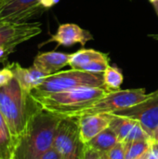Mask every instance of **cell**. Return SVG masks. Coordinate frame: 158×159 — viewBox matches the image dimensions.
Returning <instances> with one entry per match:
<instances>
[{"label": "cell", "instance_id": "6da1fadb", "mask_svg": "<svg viewBox=\"0 0 158 159\" xmlns=\"http://www.w3.org/2000/svg\"><path fill=\"white\" fill-rule=\"evenodd\" d=\"M62 116L39 108L18 138L13 159H41L53 147L57 127Z\"/></svg>", "mask_w": 158, "mask_h": 159}, {"label": "cell", "instance_id": "7a4b0ae2", "mask_svg": "<svg viewBox=\"0 0 158 159\" xmlns=\"http://www.w3.org/2000/svg\"><path fill=\"white\" fill-rule=\"evenodd\" d=\"M39 108L31 93L25 91L16 78L0 87V113L12 134L18 139L33 114Z\"/></svg>", "mask_w": 158, "mask_h": 159}, {"label": "cell", "instance_id": "3957f363", "mask_svg": "<svg viewBox=\"0 0 158 159\" xmlns=\"http://www.w3.org/2000/svg\"><path fill=\"white\" fill-rule=\"evenodd\" d=\"M108 92L110 91L102 87L80 88L46 95H31L44 110L61 116H76Z\"/></svg>", "mask_w": 158, "mask_h": 159}, {"label": "cell", "instance_id": "277c9868", "mask_svg": "<svg viewBox=\"0 0 158 159\" xmlns=\"http://www.w3.org/2000/svg\"><path fill=\"white\" fill-rule=\"evenodd\" d=\"M103 73H91L70 69L47 75L41 85L31 91L32 95H46L80 88H102Z\"/></svg>", "mask_w": 158, "mask_h": 159}, {"label": "cell", "instance_id": "5b68a950", "mask_svg": "<svg viewBox=\"0 0 158 159\" xmlns=\"http://www.w3.org/2000/svg\"><path fill=\"white\" fill-rule=\"evenodd\" d=\"M53 147L63 159H84L86 143L81 139L77 116H62L56 129Z\"/></svg>", "mask_w": 158, "mask_h": 159}, {"label": "cell", "instance_id": "8992f818", "mask_svg": "<svg viewBox=\"0 0 158 159\" xmlns=\"http://www.w3.org/2000/svg\"><path fill=\"white\" fill-rule=\"evenodd\" d=\"M153 94L154 92L147 94L144 89H119L115 91H110L104 97L100 99L89 108L78 114L76 116L94 114H114L117 111L140 104L150 99Z\"/></svg>", "mask_w": 158, "mask_h": 159}, {"label": "cell", "instance_id": "52a82bcc", "mask_svg": "<svg viewBox=\"0 0 158 159\" xmlns=\"http://www.w3.org/2000/svg\"><path fill=\"white\" fill-rule=\"evenodd\" d=\"M47 10L42 0H2L0 9L1 23L26 22Z\"/></svg>", "mask_w": 158, "mask_h": 159}, {"label": "cell", "instance_id": "ba28073f", "mask_svg": "<svg viewBox=\"0 0 158 159\" xmlns=\"http://www.w3.org/2000/svg\"><path fill=\"white\" fill-rule=\"evenodd\" d=\"M41 32V22L0 23V47L14 52L19 45L34 38Z\"/></svg>", "mask_w": 158, "mask_h": 159}, {"label": "cell", "instance_id": "9c48e42d", "mask_svg": "<svg viewBox=\"0 0 158 159\" xmlns=\"http://www.w3.org/2000/svg\"><path fill=\"white\" fill-rule=\"evenodd\" d=\"M113 115L138 121L142 129L152 137L154 129L158 126V90L155 91L153 96L145 102L130 108L117 111Z\"/></svg>", "mask_w": 158, "mask_h": 159}, {"label": "cell", "instance_id": "30bf717a", "mask_svg": "<svg viewBox=\"0 0 158 159\" xmlns=\"http://www.w3.org/2000/svg\"><path fill=\"white\" fill-rule=\"evenodd\" d=\"M89 40H93V35L88 31L74 23H64L61 24L58 27L56 34L51 35L48 40L45 41L40 46L51 42H55L58 46L63 47H72L75 44L85 46Z\"/></svg>", "mask_w": 158, "mask_h": 159}, {"label": "cell", "instance_id": "8fae6325", "mask_svg": "<svg viewBox=\"0 0 158 159\" xmlns=\"http://www.w3.org/2000/svg\"><path fill=\"white\" fill-rule=\"evenodd\" d=\"M109 128L115 133L120 143H129L138 140H152L138 121L128 117L114 115Z\"/></svg>", "mask_w": 158, "mask_h": 159}, {"label": "cell", "instance_id": "7c38bea8", "mask_svg": "<svg viewBox=\"0 0 158 159\" xmlns=\"http://www.w3.org/2000/svg\"><path fill=\"white\" fill-rule=\"evenodd\" d=\"M78 117L81 139L85 143L90 142L98 134L110 127L114 118L113 114L82 115Z\"/></svg>", "mask_w": 158, "mask_h": 159}, {"label": "cell", "instance_id": "4fadbf2b", "mask_svg": "<svg viewBox=\"0 0 158 159\" xmlns=\"http://www.w3.org/2000/svg\"><path fill=\"white\" fill-rule=\"evenodd\" d=\"M7 66L12 71L14 78L17 79L20 86L29 93L41 85L44 79L47 76V74L36 68L34 65L25 68L18 62H12Z\"/></svg>", "mask_w": 158, "mask_h": 159}, {"label": "cell", "instance_id": "5bb4252c", "mask_svg": "<svg viewBox=\"0 0 158 159\" xmlns=\"http://www.w3.org/2000/svg\"><path fill=\"white\" fill-rule=\"evenodd\" d=\"M71 56L72 54L59 51L41 52L35 56L33 65L47 75H50L59 72L64 66L69 65Z\"/></svg>", "mask_w": 158, "mask_h": 159}, {"label": "cell", "instance_id": "9a60e30c", "mask_svg": "<svg viewBox=\"0 0 158 159\" xmlns=\"http://www.w3.org/2000/svg\"><path fill=\"white\" fill-rule=\"evenodd\" d=\"M17 141L0 113V159H13Z\"/></svg>", "mask_w": 158, "mask_h": 159}, {"label": "cell", "instance_id": "2e32d148", "mask_svg": "<svg viewBox=\"0 0 158 159\" xmlns=\"http://www.w3.org/2000/svg\"><path fill=\"white\" fill-rule=\"evenodd\" d=\"M117 143L118 140L115 133L110 128H108L86 144L98 151L109 153Z\"/></svg>", "mask_w": 158, "mask_h": 159}, {"label": "cell", "instance_id": "e0dca14e", "mask_svg": "<svg viewBox=\"0 0 158 159\" xmlns=\"http://www.w3.org/2000/svg\"><path fill=\"white\" fill-rule=\"evenodd\" d=\"M105 56H107V54L92 48H82L72 54L69 65L72 69L81 70L82 67L88 64V62L97 59L103 58Z\"/></svg>", "mask_w": 158, "mask_h": 159}, {"label": "cell", "instance_id": "ac0fdd59", "mask_svg": "<svg viewBox=\"0 0 158 159\" xmlns=\"http://www.w3.org/2000/svg\"><path fill=\"white\" fill-rule=\"evenodd\" d=\"M124 81L122 72L117 68L108 65L106 70L103 72V83L104 88L108 91H115L121 89V86Z\"/></svg>", "mask_w": 158, "mask_h": 159}, {"label": "cell", "instance_id": "d6986e66", "mask_svg": "<svg viewBox=\"0 0 158 159\" xmlns=\"http://www.w3.org/2000/svg\"><path fill=\"white\" fill-rule=\"evenodd\" d=\"M153 144L152 140H138L125 143L126 159H138L148 153Z\"/></svg>", "mask_w": 158, "mask_h": 159}, {"label": "cell", "instance_id": "ffe728a7", "mask_svg": "<svg viewBox=\"0 0 158 159\" xmlns=\"http://www.w3.org/2000/svg\"><path fill=\"white\" fill-rule=\"evenodd\" d=\"M109 159H126L125 143L118 142L116 145L108 153Z\"/></svg>", "mask_w": 158, "mask_h": 159}, {"label": "cell", "instance_id": "44dd1931", "mask_svg": "<svg viewBox=\"0 0 158 159\" xmlns=\"http://www.w3.org/2000/svg\"><path fill=\"white\" fill-rule=\"evenodd\" d=\"M84 159H109V157H108V153L98 151L86 144Z\"/></svg>", "mask_w": 158, "mask_h": 159}, {"label": "cell", "instance_id": "7402d4cb", "mask_svg": "<svg viewBox=\"0 0 158 159\" xmlns=\"http://www.w3.org/2000/svg\"><path fill=\"white\" fill-rule=\"evenodd\" d=\"M13 77H14V75L12 74V71L10 70V68L7 65L2 69H0V87L8 83Z\"/></svg>", "mask_w": 158, "mask_h": 159}, {"label": "cell", "instance_id": "603a6c76", "mask_svg": "<svg viewBox=\"0 0 158 159\" xmlns=\"http://www.w3.org/2000/svg\"><path fill=\"white\" fill-rule=\"evenodd\" d=\"M41 159H63L61 157V156L58 153V151L54 148V147H52L50 150H48L43 157H42V158Z\"/></svg>", "mask_w": 158, "mask_h": 159}, {"label": "cell", "instance_id": "cb8c5ba5", "mask_svg": "<svg viewBox=\"0 0 158 159\" xmlns=\"http://www.w3.org/2000/svg\"><path fill=\"white\" fill-rule=\"evenodd\" d=\"M146 159H158V144L153 143L150 150L146 154Z\"/></svg>", "mask_w": 158, "mask_h": 159}, {"label": "cell", "instance_id": "d4e9b609", "mask_svg": "<svg viewBox=\"0 0 158 159\" xmlns=\"http://www.w3.org/2000/svg\"><path fill=\"white\" fill-rule=\"evenodd\" d=\"M59 1H60V0H42V5H43L47 9H48V8L52 7L53 6H55L56 4H58Z\"/></svg>", "mask_w": 158, "mask_h": 159}, {"label": "cell", "instance_id": "484cf974", "mask_svg": "<svg viewBox=\"0 0 158 159\" xmlns=\"http://www.w3.org/2000/svg\"><path fill=\"white\" fill-rule=\"evenodd\" d=\"M152 142L156 144H158V126L154 129L152 133Z\"/></svg>", "mask_w": 158, "mask_h": 159}, {"label": "cell", "instance_id": "4316f807", "mask_svg": "<svg viewBox=\"0 0 158 159\" xmlns=\"http://www.w3.org/2000/svg\"><path fill=\"white\" fill-rule=\"evenodd\" d=\"M152 5H153V7H154V8H155V10H156V12L157 13V15H158V0L155 1V2H153V3H152Z\"/></svg>", "mask_w": 158, "mask_h": 159}, {"label": "cell", "instance_id": "83f0119b", "mask_svg": "<svg viewBox=\"0 0 158 159\" xmlns=\"http://www.w3.org/2000/svg\"><path fill=\"white\" fill-rule=\"evenodd\" d=\"M138 159H146V154H145L143 157H140V158H138Z\"/></svg>", "mask_w": 158, "mask_h": 159}, {"label": "cell", "instance_id": "f1b7e54d", "mask_svg": "<svg viewBox=\"0 0 158 159\" xmlns=\"http://www.w3.org/2000/svg\"><path fill=\"white\" fill-rule=\"evenodd\" d=\"M1 6H2V0H0V9H1ZM1 23V22H0Z\"/></svg>", "mask_w": 158, "mask_h": 159}, {"label": "cell", "instance_id": "f546056e", "mask_svg": "<svg viewBox=\"0 0 158 159\" xmlns=\"http://www.w3.org/2000/svg\"><path fill=\"white\" fill-rule=\"evenodd\" d=\"M149 1H150L151 3H153V2H155V1H156V0H149Z\"/></svg>", "mask_w": 158, "mask_h": 159}]
</instances>
